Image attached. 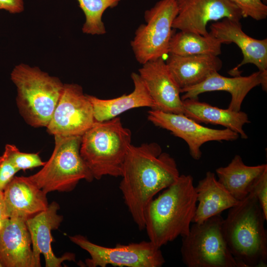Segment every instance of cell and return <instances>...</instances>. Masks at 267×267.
<instances>
[{
	"mask_svg": "<svg viewBox=\"0 0 267 267\" xmlns=\"http://www.w3.org/2000/svg\"><path fill=\"white\" fill-rule=\"evenodd\" d=\"M179 176L176 161L155 142L131 145L122 170L119 188L138 229L145 228L146 208L160 191Z\"/></svg>",
	"mask_w": 267,
	"mask_h": 267,
	"instance_id": "cell-1",
	"label": "cell"
},
{
	"mask_svg": "<svg viewBox=\"0 0 267 267\" xmlns=\"http://www.w3.org/2000/svg\"><path fill=\"white\" fill-rule=\"evenodd\" d=\"M196 206L192 177L179 175L146 208L144 229L149 241L161 248L178 236L187 235Z\"/></svg>",
	"mask_w": 267,
	"mask_h": 267,
	"instance_id": "cell-2",
	"label": "cell"
},
{
	"mask_svg": "<svg viewBox=\"0 0 267 267\" xmlns=\"http://www.w3.org/2000/svg\"><path fill=\"white\" fill-rule=\"evenodd\" d=\"M267 220L253 192L229 209L223 220L222 232L239 267H267Z\"/></svg>",
	"mask_w": 267,
	"mask_h": 267,
	"instance_id": "cell-3",
	"label": "cell"
},
{
	"mask_svg": "<svg viewBox=\"0 0 267 267\" xmlns=\"http://www.w3.org/2000/svg\"><path fill=\"white\" fill-rule=\"evenodd\" d=\"M131 137V131L123 126L118 117L95 121L84 134L80 153L94 179L121 177Z\"/></svg>",
	"mask_w": 267,
	"mask_h": 267,
	"instance_id": "cell-4",
	"label": "cell"
},
{
	"mask_svg": "<svg viewBox=\"0 0 267 267\" xmlns=\"http://www.w3.org/2000/svg\"><path fill=\"white\" fill-rule=\"evenodd\" d=\"M17 89L16 103L26 122L46 127L62 94L64 84L38 67L20 64L10 74Z\"/></svg>",
	"mask_w": 267,
	"mask_h": 267,
	"instance_id": "cell-5",
	"label": "cell"
},
{
	"mask_svg": "<svg viewBox=\"0 0 267 267\" xmlns=\"http://www.w3.org/2000/svg\"><path fill=\"white\" fill-rule=\"evenodd\" d=\"M54 136L50 157L29 179L47 194L72 191L82 179L91 182L94 178L80 153L82 136Z\"/></svg>",
	"mask_w": 267,
	"mask_h": 267,
	"instance_id": "cell-6",
	"label": "cell"
},
{
	"mask_svg": "<svg viewBox=\"0 0 267 267\" xmlns=\"http://www.w3.org/2000/svg\"><path fill=\"white\" fill-rule=\"evenodd\" d=\"M221 214L194 223L182 237L180 252L188 267H239L224 238Z\"/></svg>",
	"mask_w": 267,
	"mask_h": 267,
	"instance_id": "cell-7",
	"label": "cell"
},
{
	"mask_svg": "<svg viewBox=\"0 0 267 267\" xmlns=\"http://www.w3.org/2000/svg\"><path fill=\"white\" fill-rule=\"evenodd\" d=\"M177 0H160L145 11V24L135 32L131 45L136 60L142 65L169 53L173 35L172 25L178 14Z\"/></svg>",
	"mask_w": 267,
	"mask_h": 267,
	"instance_id": "cell-8",
	"label": "cell"
},
{
	"mask_svg": "<svg viewBox=\"0 0 267 267\" xmlns=\"http://www.w3.org/2000/svg\"><path fill=\"white\" fill-rule=\"evenodd\" d=\"M69 238L89 254L90 258L85 261L87 267H161L165 263L160 248L150 241L107 247L92 243L80 234Z\"/></svg>",
	"mask_w": 267,
	"mask_h": 267,
	"instance_id": "cell-9",
	"label": "cell"
},
{
	"mask_svg": "<svg viewBox=\"0 0 267 267\" xmlns=\"http://www.w3.org/2000/svg\"><path fill=\"white\" fill-rule=\"evenodd\" d=\"M95 122L91 103L82 88L77 84H64L46 128L54 136H82Z\"/></svg>",
	"mask_w": 267,
	"mask_h": 267,
	"instance_id": "cell-10",
	"label": "cell"
},
{
	"mask_svg": "<svg viewBox=\"0 0 267 267\" xmlns=\"http://www.w3.org/2000/svg\"><path fill=\"white\" fill-rule=\"evenodd\" d=\"M148 119L156 126L170 131L175 136L184 140L188 145L192 158L200 159L201 146L212 141H234L239 136L237 133L225 128L214 129L202 126L183 114L168 113L151 109Z\"/></svg>",
	"mask_w": 267,
	"mask_h": 267,
	"instance_id": "cell-11",
	"label": "cell"
},
{
	"mask_svg": "<svg viewBox=\"0 0 267 267\" xmlns=\"http://www.w3.org/2000/svg\"><path fill=\"white\" fill-rule=\"evenodd\" d=\"M178 14L172 28L202 36L209 34L206 29L211 21L223 18L240 21L239 8L229 0H177Z\"/></svg>",
	"mask_w": 267,
	"mask_h": 267,
	"instance_id": "cell-12",
	"label": "cell"
},
{
	"mask_svg": "<svg viewBox=\"0 0 267 267\" xmlns=\"http://www.w3.org/2000/svg\"><path fill=\"white\" fill-rule=\"evenodd\" d=\"M138 71L153 101L151 109L183 114L180 89L162 57L142 64Z\"/></svg>",
	"mask_w": 267,
	"mask_h": 267,
	"instance_id": "cell-13",
	"label": "cell"
},
{
	"mask_svg": "<svg viewBox=\"0 0 267 267\" xmlns=\"http://www.w3.org/2000/svg\"><path fill=\"white\" fill-rule=\"evenodd\" d=\"M261 85L264 90L267 89V72L259 71L248 76H236L226 77L218 72L210 74L205 80L194 86L180 89L182 100L198 99L199 94L208 91H225L231 94L228 109L234 111L241 110L242 102L254 88Z\"/></svg>",
	"mask_w": 267,
	"mask_h": 267,
	"instance_id": "cell-14",
	"label": "cell"
},
{
	"mask_svg": "<svg viewBox=\"0 0 267 267\" xmlns=\"http://www.w3.org/2000/svg\"><path fill=\"white\" fill-rule=\"evenodd\" d=\"M59 209V204L53 201L45 210L26 220L31 235L34 257L38 267H41V254L44 256L46 267H61L64 261H75V255L70 253L57 257L51 247L53 241L51 231L57 229L63 220V217L57 214Z\"/></svg>",
	"mask_w": 267,
	"mask_h": 267,
	"instance_id": "cell-15",
	"label": "cell"
},
{
	"mask_svg": "<svg viewBox=\"0 0 267 267\" xmlns=\"http://www.w3.org/2000/svg\"><path fill=\"white\" fill-rule=\"evenodd\" d=\"M210 33L222 44L235 43L243 55L242 61L230 70L232 76H239V69L248 64L255 65L261 72H267V39L257 40L253 38L242 29L240 21L228 18L211 24Z\"/></svg>",
	"mask_w": 267,
	"mask_h": 267,
	"instance_id": "cell-16",
	"label": "cell"
},
{
	"mask_svg": "<svg viewBox=\"0 0 267 267\" xmlns=\"http://www.w3.org/2000/svg\"><path fill=\"white\" fill-rule=\"evenodd\" d=\"M26 220L13 217L2 221L0 229V261L3 267H38Z\"/></svg>",
	"mask_w": 267,
	"mask_h": 267,
	"instance_id": "cell-17",
	"label": "cell"
},
{
	"mask_svg": "<svg viewBox=\"0 0 267 267\" xmlns=\"http://www.w3.org/2000/svg\"><path fill=\"white\" fill-rule=\"evenodd\" d=\"M8 218L28 219L48 206L46 194L26 177H14L3 190Z\"/></svg>",
	"mask_w": 267,
	"mask_h": 267,
	"instance_id": "cell-18",
	"label": "cell"
},
{
	"mask_svg": "<svg viewBox=\"0 0 267 267\" xmlns=\"http://www.w3.org/2000/svg\"><path fill=\"white\" fill-rule=\"evenodd\" d=\"M166 63L180 89L200 83L210 74L220 71L222 66L218 56L208 54H170Z\"/></svg>",
	"mask_w": 267,
	"mask_h": 267,
	"instance_id": "cell-19",
	"label": "cell"
},
{
	"mask_svg": "<svg viewBox=\"0 0 267 267\" xmlns=\"http://www.w3.org/2000/svg\"><path fill=\"white\" fill-rule=\"evenodd\" d=\"M195 190L198 204L192 220L193 223H201L220 215L239 201L218 181L215 173L210 171L207 172L204 178L198 182Z\"/></svg>",
	"mask_w": 267,
	"mask_h": 267,
	"instance_id": "cell-20",
	"label": "cell"
},
{
	"mask_svg": "<svg viewBox=\"0 0 267 267\" xmlns=\"http://www.w3.org/2000/svg\"><path fill=\"white\" fill-rule=\"evenodd\" d=\"M131 78L134 84V89L129 94L106 99L88 95L92 106L95 121L101 122L113 119L124 112L135 108L148 107L153 108V101L139 75L133 73Z\"/></svg>",
	"mask_w": 267,
	"mask_h": 267,
	"instance_id": "cell-21",
	"label": "cell"
},
{
	"mask_svg": "<svg viewBox=\"0 0 267 267\" xmlns=\"http://www.w3.org/2000/svg\"><path fill=\"white\" fill-rule=\"evenodd\" d=\"M182 107L183 114L198 123L220 125L237 133L242 138L248 137L243 127L250 121L247 114L241 110L222 109L192 98L182 100Z\"/></svg>",
	"mask_w": 267,
	"mask_h": 267,
	"instance_id": "cell-22",
	"label": "cell"
},
{
	"mask_svg": "<svg viewBox=\"0 0 267 267\" xmlns=\"http://www.w3.org/2000/svg\"><path fill=\"white\" fill-rule=\"evenodd\" d=\"M267 165L254 166L245 165L240 156L236 155L225 167L216 170L218 181L238 201L247 196L262 174Z\"/></svg>",
	"mask_w": 267,
	"mask_h": 267,
	"instance_id": "cell-23",
	"label": "cell"
},
{
	"mask_svg": "<svg viewBox=\"0 0 267 267\" xmlns=\"http://www.w3.org/2000/svg\"><path fill=\"white\" fill-rule=\"evenodd\" d=\"M222 44L210 32L207 36H202L180 31L172 35L169 53L179 56L203 54L218 56L222 53Z\"/></svg>",
	"mask_w": 267,
	"mask_h": 267,
	"instance_id": "cell-24",
	"label": "cell"
},
{
	"mask_svg": "<svg viewBox=\"0 0 267 267\" xmlns=\"http://www.w3.org/2000/svg\"><path fill=\"white\" fill-rule=\"evenodd\" d=\"M77 0L86 18L83 32L91 35H103L106 32L102 20L103 13L107 8L116 6L122 0Z\"/></svg>",
	"mask_w": 267,
	"mask_h": 267,
	"instance_id": "cell-25",
	"label": "cell"
},
{
	"mask_svg": "<svg viewBox=\"0 0 267 267\" xmlns=\"http://www.w3.org/2000/svg\"><path fill=\"white\" fill-rule=\"evenodd\" d=\"M3 153L19 171L43 166L45 163L38 153L20 152L14 145L6 144Z\"/></svg>",
	"mask_w": 267,
	"mask_h": 267,
	"instance_id": "cell-26",
	"label": "cell"
},
{
	"mask_svg": "<svg viewBox=\"0 0 267 267\" xmlns=\"http://www.w3.org/2000/svg\"><path fill=\"white\" fill-rule=\"evenodd\" d=\"M240 10L242 18L250 17L256 20L267 17V6L262 0H229Z\"/></svg>",
	"mask_w": 267,
	"mask_h": 267,
	"instance_id": "cell-27",
	"label": "cell"
},
{
	"mask_svg": "<svg viewBox=\"0 0 267 267\" xmlns=\"http://www.w3.org/2000/svg\"><path fill=\"white\" fill-rule=\"evenodd\" d=\"M19 170L4 154L0 156V190L3 191L6 185Z\"/></svg>",
	"mask_w": 267,
	"mask_h": 267,
	"instance_id": "cell-28",
	"label": "cell"
},
{
	"mask_svg": "<svg viewBox=\"0 0 267 267\" xmlns=\"http://www.w3.org/2000/svg\"><path fill=\"white\" fill-rule=\"evenodd\" d=\"M251 192L255 195L267 219V170L258 179Z\"/></svg>",
	"mask_w": 267,
	"mask_h": 267,
	"instance_id": "cell-29",
	"label": "cell"
},
{
	"mask_svg": "<svg viewBox=\"0 0 267 267\" xmlns=\"http://www.w3.org/2000/svg\"><path fill=\"white\" fill-rule=\"evenodd\" d=\"M0 9L11 14L20 13L24 10L23 0H0Z\"/></svg>",
	"mask_w": 267,
	"mask_h": 267,
	"instance_id": "cell-30",
	"label": "cell"
},
{
	"mask_svg": "<svg viewBox=\"0 0 267 267\" xmlns=\"http://www.w3.org/2000/svg\"><path fill=\"white\" fill-rule=\"evenodd\" d=\"M7 218H8L6 213L3 191L0 190V221H4Z\"/></svg>",
	"mask_w": 267,
	"mask_h": 267,
	"instance_id": "cell-31",
	"label": "cell"
},
{
	"mask_svg": "<svg viewBox=\"0 0 267 267\" xmlns=\"http://www.w3.org/2000/svg\"><path fill=\"white\" fill-rule=\"evenodd\" d=\"M2 225V221H0V229L1 228Z\"/></svg>",
	"mask_w": 267,
	"mask_h": 267,
	"instance_id": "cell-32",
	"label": "cell"
},
{
	"mask_svg": "<svg viewBox=\"0 0 267 267\" xmlns=\"http://www.w3.org/2000/svg\"><path fill=\"white\" fill-rule=\"evenodd\" d=\"M262 0L265 3H267V0Z\"/></svg>",
	"mask_w": 267,
	"mask_h": 267,
	"instance_id": "cell-33",
	"label": "cell"
},
{
	"mask_svg": "<svg viewBox=\"0 0 267 267\" xmlns=\"http://www.w3.org/2000/svg\"><path fill=\"white\" fill-rule=\"evenodd\" d=\"M0 267H3L0 261Z\"/></svg>",
	"mask_w": 267,
	"mask_h": 267,
	"instance_id": "cell-34",
	"label": "cell"
}]
</instances>
